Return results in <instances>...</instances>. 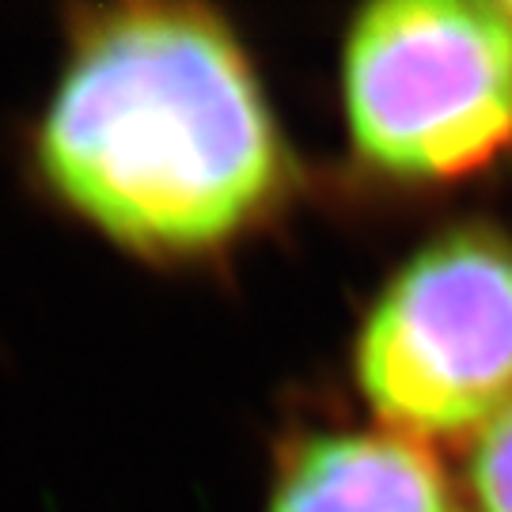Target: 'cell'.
Here are the masks:
<instances>
[{"label": "cell", "instance_id": "cell-3", "mask_svg": "<svg viewBox=\"0 0 512 512\" xmlns=\"http://www.w3.org/2000/svg\"><path fill=\"white\" fill-rule=\"evenodd\" d=\"M353 376L387 433L459 440L512 406V243L490 228L433 239L368 308Z\"/></svg>", "mask_w": 512, "mask_h": 512}, {"label": "cell", "instance_id": "cell-6", "mask_svg": "<svg viewBox=\"0 0 512 512\" xmlns=\"http://www.w3.org/2000/svg\"><path fill=\"white\" fill-rule=\"evenodd\" d=\"M501 8H505V16H509V19H512V4H501Z\"/></svg>", "mask_w": 512, "mask_h": 512}, {"label": "cell", "instance_id": "cell-2", "mask_svg": "<svg viewBox=\"0 0 512 512\" xmlns=\"http://www.w3.org/2000/svg\"><path fill=\"white\" fill-rule=\"evenodd\" d=\"M342 107L357 156L452 183L512 145V19L463 0H387L349 23Z\"/></svg>", "mask_w": 512, "mask_h": 512}, {"label": "cell", "instance_id": "cell-4", "mask_svg": "<svg viewBox=\"0 0 512 512\" xmlns=\"http://www.w3.org/2000/svg\"><path fill=\"white\" fill-rule=\"evenodd\" d=\"M266 512H452V497L418 440L319 433L285 459Z\"/></svg>", "mask_w": 512, "mask_h": 512}, {"label": "cell", "instance_id": "cell-1", "mask_svg": "<svg viewBox=\"0 0 512 512\" xmlns=\"http://www.w3.org/2000/svg\"><path fill=\"white\" fill-rule=\"evenodd\" d=\"M57 202L145 258H205L251 236L289 190V148L255 61L194 4L80 19L38 122Z\"/></svg>", "mask_w": 512, "mask_h": 512}, {"label": "cell", "instance_id": "cell-5", "mask_svg": "<svg viewBox=\"0 0 512 512\" xmlns=\"http://www.w3.org/2000/svg\"><path fill=\"white\" fill-rule=\"evenodd\" d=\"M471 490L478 512H512V406L478 433Z\"/></svg>", "mask_w": 512, "mask_h": 512}]
</instances>
